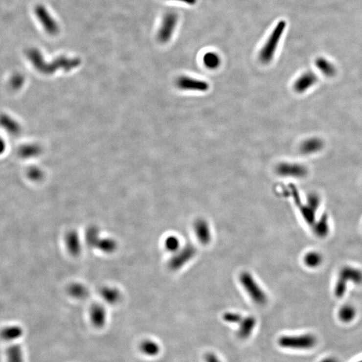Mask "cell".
<instances>
[{"mask_svg":"<svg viewBox=\"0 0 362 362\" xmlns=\"http://www.w3.org/2000/svg\"><path fill=\"white\" fill-rule=\"evenodd\" d=\"M164 246L168 251L173 253L179 250L182 247L181 240L176 235H169L167 237L164 241Z\"/></svg>","mask_w":362,"mask_h":362,"instance_id":"7402d4cb","label":"cell"},{"mask_svg":"<svg viewBox=\"0 0 362 362\" xmlns=\"http://www.w3.org/2000/svg\"><path fill=\"white\" fill-rule=\"evenodd\" d=\"M358 362H362V360H360V361Z\"/></svg>","mask_w":362,"mask_h":362,"instance_id":"f546056e","label":"cell"},{"mask_svg":"<svg viewBox=\"0 0 362 362\" xmlns=\"http://www.w3.org/2000/svg\"><path fill=\"white\" fill-rule=\"evenodd\" d=\"M101 297L104 298L105 301L110 304L116 303L121 298L120 292L119 290L112 287H104L101 289Z\"/></svg>","mask_w":362,"mask_h":362,"instance_id":"e0dca14e","label":"cell"},{"mask_svg":"<svg viewBox=\"0 0 362 362\" xmlns=\"http://www.w3.org/2000/svg\"><path fill=\"white\" fill-rule=\"evenodd\" d=\"M87 242L91 247L106 253H111L115 250L117 243L112 238H101L97 228L90 227L87 232Z\"/></svg>","mask_w":362,"mask_h":362,"instance_id":"5b68a950","label":"cell"},{"mask_svg":"<svg viewBox=\"0 0 362 362\" xmlns=\"http://www.w3.org/2000/svg\"><path fill=\"white\" fill-rule=\"evenodd\" d=\"M322 143L318 139H309L305 141L300 146V151L304 154L316 153L321 148Z\"/></svg>","mask_w":362,"mask_h":362,"instance_id":"ffe728a7","label":"cell"},{"mask_svg":"<svg viewBox=\"0 0 362 362\" xmlns=\"http://www.w3.org/2000/svg\"><path fill=\"white\" fill-rule=\"evenodd\" d=\"M256 325V319L254 317L248 316L243 318L240 323L238 335L240 339H247L252 334Z\"/></svg>","mask_w":362,"mask_h":362,"instance_id":"4fadbf2b","label":"cell"},{"mask_svg":"<svg viewBox=\"0 0 362 362\" xmlns=\"http://www.w3.org/2000/svg\"><path fill=\"white\" fill-rule=\"evenodd\" d=\"M286 26H287L286 22L280 21L272 31L271 35L269 36V39L259 54V59L263 64H269L272 61L280 40L285 32Z\"/></svg>","mask_w":362,"mask_h":362,"instance_id":"7a4b0ae2","label":"cell"},{"mask_svg":"<svg viewBox=\"0 0 362 362\" xmlns=\"http://www.w3.org/2000/svg\"><path fill=\"white\" fill-rule=\"evenodd\" d=\"M316 65L324 74L327 75H334L335 71H336L334 65L329 63L327 60L323 59V58H320V59L317 60Z\"/></svg>","mask_w":362,"mask_h":362,"instance_id":"cb8c5ba5","label":"cell"},{"mask_svg":"<svg viewBox=\"0 0 362 362\" xmlns=\"http://www.w3.org/2000/svg\"><path fill=\"white\" fill-rule=\"evenodd\" d=\"M203 62L204 66L211 70L217 69L222 64L220 56L215 52H207L203 57Z\"/></svg>","mask_w":362,"mask_h":362,"instance_id":"ac0fdd59","label":"cell"},{"mask_svg":"<svg viewBox=\"0 0 362 362\" xmlns=\"http://www.w3.org/2000/svg\"><path fill=\"white\" fill-rule=\"evenodd\" d=\"M317 78L312 72H306L300 76L294 85L295 90L298 93H303L316 83Z\"/></svg>","mask_w":362,"mask_h":362,"instance_id":"5bb4252c","label":"cell"},{"mask_svg":"<svg viewBox=\"0 0 362 362\" xmlns=\"http://www.w3.org/2000/svg\"><path fill=\"white\" fill-rule=\"evenodd\" d=\"M204 360L205 362H221L219 358L213 353H207L204 356Z\"/></svg>","mask_w":362,"mask_h":362,"instance_id":"4316f807","label":"cell"},{"mask_svg":"<svg viewBox=\"0 0 362 362\" xmlns=\"http://www.w3.org/2000/svg\"><path fill=\"white\" fill-rule=\"evenodd\" d=\"M316 337L311 334L285 336L278 339L280 346L288 349H309L316 346Z\"/></svg>","mask_w":362,"mask_h":362,"instance_id":"3957f363","label":"cell"},{"mask_svg":"<svg viewBox=\"0 0 362 362\" xmlns=\"http://www.w3.org/2000/svg\"><path fill=\"white\" fill-rule=\"evenodd\" d=\"M239 280L241 285L253 303L257 305H264L268 302V295L263 288L250 272L241 273Z\"/></svg>","mask_w":362,"mask_h":362,"instance_id":"6da1fadb","label":"cell"},{"mask_svg":"<svg viewBox=\"0 0 362 362\" xmlns=\"http://www.w3.org/2000/svg\"><path fill=\"white\" fill-rule=\"evenodd\" d=\"M23 335V330L20 326L12 325L5 327L0 331V338L3 341H12L18 339Z\"/></svg>","mask_w":362,"mask_h":362,"instance_id":"2e32d148","label":"cell"},{"mask_svg":"<svg viewBox=\"0 0 362 362\" xmlns=\"http://www.w3.org/2000/svg\"><path fill=\"white\" fill-rule=\"evenodd\" d=\"M322 260L319 253L317 252H309L306 254L304 262L309 267H316L319 265Z\"/></svg>","mask_w":362,"mask_h":362,"instance_id":"d4e9b609","label":"cell"},{"mask_svg":"<svg viewBox=\"0 0 362 362\" xmlns=\"http://www.w3.org/2000/svg\"><path fill=\"white\" fill-rule=\"evenodd\" d=\"M68 293L73 297L81 299L88 296L89 291L86 286L82 284L73 283L68 288Z\"/></svg>","mask_w":362,"mask_h":362,"instance_id":"44dd1931","label":"cell"},{"mask_svg":"<svg viewBox=\"0 0 362 362\" xmlns=\"http://www.w3.org/2000/svg\"><path fill=\"white\" fill-rule=\"evenodd\" d=\"M321 362H338V361L334 358H326L322 360Z\"/></svg>","mask_w":362,"mask_h":362,"instance_id":"f1b7e54d","label":"cell"},{"mask_svg":"<svg viewBox=\"0 0 362 362\" xmlns=\"http://www.w3.org/2000/svg\"><path fill=\"white\" fill-rule=\"evenodd\" d=\"M276 171L280 176L293 178H303L307 173V170L305 166L295 163H280L276 166Z\"/></svg>","mask_w":362,"mask_h":362,"instance_id":"ba28073f","label":"cell"},{"mask_svg":"<svg viewBox=\"0 0 362 362\" xmlns=\"http://www.w3.org/2000/svg\"><path fill=\"white\" fill-rule=\"evenodd\" d=\"M139 349L144 356L151 358L158 356L160 352L159 344L150 339L143 340L139 345Z\"/></svg>","mask_w":362,"mask_h":362,"instance_id":"9a60e30c","label":"cell"},{"mask_svg":"<svg viewBox=\"0 0 362 362\" xmlns=\"http://www.w3.org/2000/svg\"><path fill=\"white\" fill-rule=\"evenodd\" d=\"M356 311L351 306L347 305L342 307L339 312V317L342 321L349 323L352 321L356 317Z\"/></svg>","mask_w":362,"mask_h":362,"instance_id":"603a6c76","label":"cell"},{"mask_svg":"<svg viewBox=\"0 0 362 362\" xmlns=\"http://www.w3.org/2000/svg\"><path fill=\"white\" fill-rule=\"evenodd\" d=\"M35 13L47 33L52 36L57 35L59 33V25L43 5H38L36 7Z\"/></svg>","mask_w":362,"mask_h":362,"instance_id":"52a82bcc","label":"cell"},{"mask_svg":"<svg viewBox=\"0 0 362 362\" xmlns=\"http://www.w3.org/2000/svg\"><path fill=\"white\" fill-rule=\"evenodd\" d=\"M197 249L192 244H186L179 250L173 253V256L168 262L170 269L173 271H178L186 266L195 258Z\"/></svg>","mask_w":362,"mask_h":362,"instance_id":"277c9868","label":"cell"},{"mask_svg":"<svg viewBox=\"0 0 362 362\" xmlns=\"http://www.w3.org/2000/svg\"><path fill=\"white\" fill-rule=\"evenodd\" d=\"M7 362H23V356L21 347L18 345H11L6 351Z\"/></svg>","mask_w":362,"mask_h":362,"instance_id":"d6986e66","label":"cell"},{"mask_svg":"<svg viewBox=\"0 0 362 362\" xmlns=\"http://www.w3.org/2000/svg\"><path fill=\"white\" fill-rule=\"evenodd\" d=\"M65 241L68 252L73 256H77L81 253L82 249L81 240L77 231L74 230L68 231L65 235Z\"/></svg>","mask_w":362,"mask_h":362,"instance_id":"7c38bea8","label":"cell"},{"mask_svg":"<svg viewBox=\"0 0 362 362\" xmlns=\"http://www.w3.org/2000/svg\"><path fill=\"white\" fill-rule=\"evenodd\" d=\"M177 84L181 90L191 91L206 92L209 89V83L206 81L187 76L179 77Z\"/></svg>","mask_w":362,"mask_h":362,"instance_id":"30bf717a","label":"cell"},{"mask_svg":"<svg viewBox=\"0 0 362 362\" xmlns=\"http://www.w3.org/2000/svg\"><path fill=\"white\" fill-rule=\"evenodd\" d=\"M174 1H181V2L186 3V4L193 5L197 3V0H174Z\"/></svg>","mask_w":362,"mask_h":362,"instance_id":"83f0119b","label":"cell"},{"mask_svg":"<svg viewBox=\"0 0 362 362\" xmlns=\"http://www.w3.org/2000/svg\"><path fill=\"white\" fill-rule=\"evenodd\" d=\"M193 231L199 243L208 245L212 240V231L207 220L200 218L195 221L193 224Z\"/></svg>","mask_w":362,"mask_h":362,"instance_id":"9c48e42d","label":"cell"},{"mask_svg":"<svg viewBox=\"0 0 362 362\" xmlns=\"http://www.w3.org/2000/svg\"><path fill=\"white\" fill-rule=\"evenodd\" d=\"M224 319L227 323L240 324L243 317L238 313L227 312L224 314Z\"/></svg>","mask_w":362,"mask_h":362,"instance_id":"484cf974","label":"cell"},{"mask_svg":"<svg viewBox=\"0 0 362 362\" xmlns=\"http://www.w3.org/2000/svg\"><path fill=\"white\" fill-rule=\"evenodd\" d=\"M178 15L175 12H168L164 15L157 35L160 43H166L171 39L178 23Z\"/></svg>","mask_w":362,"mask_h":362,"instance_id":"8992f818","label":"cell"},{"mask_svg":"<svg viewBox=\"0 0 362 362\" xmlns=\"http://www.w3.org/2000/svg\"><path fill=\"white\" fill-rule=\"evenodd\" d=\"M90 320L97 328H102L106 324L108 315L106 308L101 305H94L90 308Z\"/></svg>","mask_w":362,"mask_h":362,"instance_id":"8fae6325","label":"cell"}]
</instances>
